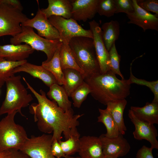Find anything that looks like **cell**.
Wrapping results in <instances>:
<instances>
[{
    "mask_svg": "<svg viewBox=\"0 0 158 158\" xmlns=\"http://www.w3.org/2000/svg\"><path fill=\"white\" fill-rule=\"evenodd\" d=\"M28 87L35 96L38 103L32 104L30 112L34 115V121L37 123L39 130L44 134L53 133L52 140H59L62 134L66 140L75 131L79 125L78 120L84 115H74L72 108L65 111L53 100L47 98L44 91L41 89L37 92L23 77Z\"/></svg>",
    "mask_w": 158,
    "mask_h": 158,
    "instance_id": "6da1fadb",
    "label": "cell"
},
{
    "mask_svg": "<svg viewBox=\"0 0 158 158\" xmlns=\"http://www.w3.org/2000/svg\"><path fill=\"white\" fill-rule=\"evenodd\" d=\"M84 81L89 86L92 97L105 105L114 100L126 99L130 94L131 86L128 80H119L111 70L85 77Z\"/></svg>",
    "mask_w": 158,
    "mask_h": 158,
    "instance_id": "7a4b0ae2",
    "label": "cell"
},
{
    "mask_svg": "<svg viewBox=\"0 0 158 158\" xmlns=\"http://www.w3.org/2000/svg\"><path fill=\"white\" fill-rule=\"evenodd\" d=\"M76 62L84 72V78L100 73L93 39L85 37H77L69 43Z\"/></svg>",
    "mask_w": 158,
    "mask_h": 158,
    "instance_id": "3957f363",
    "label": "cell"
},
{
    "mask_svg": "<svg viewBox=\"0 0 158 158\" xmlns=\"http://www.w3.org/2000/svg\"><path fill=\"white\" fill-rule=\"evenodd\" d=\"M21 76H11L6 80V96L0 108V116L17 111L22 116V108L28 107L33 100L31 94L22 83Z\"/></svg>",
    "mask_w": 158,
    "mask_h": 158,
    "instance_id": "277c9868",
    "label": "cell"
},
{
    "mask_svg": "<svg viewBox=\"0 0 158 158\" xmlns=\"http://www.w3.org/2000/svg\"><path fill=\"white\" fill-rule=\"evenodd\" d=\"M15 111L0 121V152L10 149L19 150L28 138L24 128L16 123Z\"/></svg>",
    "mask_w": 158,
    "mask_h": 158,
    "instance_id": "5b68a950",
    "label": "cell"
},
{
    "mask_svg": "<svg viewBox=\"0 0 158 158\" xmlns=\"http://www.w3.org/2000/svg\"><path fill=\"white\" fill-rule=\"evenodd\" d=\"M22 31L12 37L10 42L13 45H19L25 43L35 50L40 51L46 55L47 61H50L55 53L61 46L63 42L60 40H49L41 37L36 34L32 28L21 25Z\"/></svg>",
    "mask_w": 158,
    "mask_h": 158,
    "instance_id": "8992f818",
    "label": "cell"
},
{
    "mask_svg": "<svg viewBox=\"0 0 158 158\" xmlns=\"http://www.w3.org/2000/svg\"><path fill=\"white\" fill-rule=\"evenodd\" d=\"M28 19L22 11L0 2V37L18 34L22 30L21 23Z\"/></svg>",
    "mask_w": 158,
    "mask_h": 158,
    "instance_id": "52a82bcc",
    "label": "cell"
},
{
    "mask_svg": "<svg viewBox=\"0 0 158 158\" xmlns=\"http://www.w3.org/2000/svg\"><path fill=\"white\" fill-rule=\"evenodd\" d=\"M48 19L59 31L63 43L68 44L72 38L77 37L93 38L90 29H84L72 18L66 19L60 16H53Z\"/></svg>",
    "mask_w": 158,
    "mask_h": 158,
    "instance_id": "ba28073f",
    "label": "cell"
},
{
    "mask_svg": "<svg viewBox=\"0 0 158 158\" xmlns=\"http://www.w3.org/2000/svg\"><path fill=\"white\" fill-rule=\"evenodd\" d=\"M52 135L43 134L28 138L19 150L30 158H56L51 151Z\"/></svg>",
    "mask_w": 158,
    "mask_h": 158,
    "instance_id": "9c48e42d",
    "label": "cell"
},
{
    "mask_svg": "<svg viewBox=\"0 0 158 158\" xmlns=\"http://www.w3.org/2000/svg\"><path fill=\"white\" fill-rule=\"evenodd\" d=\"M123 135L120 134L116 137L109 138L103 134L99 136L104 158H118L128 153L130 146Z\"/></svg>",
    "mask_w": 158,
    "mask_h": 158,
    "instance_id": "30bf717a",
    "label": "cell"
},
{
    "mask_svg": "<svg viewBox=\"0 0 158 158\" xmlns=\"http://www.w3.org/2000/svg\"><path fill=\"white\" fill-rule=\"evenodd\" d=\"M21 25L35 28L37 30L39 35L46 39L49 40H60L62 42L58 30L50 23L39 8L34 18L31 19L29 18L21 23Z\"/></svg>",
    "mask_w": 158,
    "mask_h": 158,
    "instance_id": "8fae6325",
    "label": "cell"
},
{
    "mask_svg": "<svg viewBox=\"0 0 158 158\" xmlns=\"http://www.w3.org/2000/svg\"><path fill=\"white\" fill-rule=\"evenodd\" d=\"M93 36L95 48L99 66L100 73H105L110 70L109 51L105 46L102 30L99 24L93 20L89 22Z\"/></svg>",
    "mask_w": 158,
    "mask_h": 158,
    "instance_id": "7c38bea8",
    "label": "cell"
},
{
    "mask_svg": "<svg viewBox=\"0 0 158 158\" xmlns=\"http://www.w3.org/2000/svg\"><path fill=\"white\" fill-rule=\"evenodd\" d=\"M128 116L134 125L135 130L133 132L134 138L138 140H145L151 144L152 149H158V142L157 139V131L154 124L142 121L138 119L130 109Z\"/></svg>",
    "mask_w": 158,
    "mask_h": 158,
    "instance_id": "4fadbf2b",
    "label": "cell"
},
{
    "mask_svg": "<svg viewBox=\"0 0 158 158\" xmlns=\"http://www.w3.org/2000/svg\"><path fill=\"white\" fill-rule=\"evenodd\" d=\"M134 12L126 15L129 21L128 24L135 25L142 28L144 32L148 30L158 31V16L152 14L140 7L136 0H132Z\"/></svg>",
    "mask_w": 158,
    "mask_h": 158,
    "instance_id": "5bb4252c",
    "label": "cell"
},
{
    "mask_svg": "<svg viewBox=\"0 0 158 158\" xmlns=\"http://www.w3.org/2000/svg\"><path fill=\"white\" fill-rule=\"evenodd\" d=\"M99 0H71V18L76 21L86 22L92 19L97 13Z\"/></svg>",
    "mask_w": 158,
    "mask_h": 158,
    "instance_id": "9a60e30c",
    "label": "cell"
},
{
    "mask_svg": "<svg viewBox=\"0 0 158 158\" xmlns=\"http://www.w3.org/2000/svg\"><path fill=\"white\" fill-rule=\"evenodd\" d=\"M82 158H104L99 137L83 136L80 139L78 152Z\"/></svg>",
    "mask_w": 158,
    "mask_h": 158,
    "instance_id": "2e32d148",
    "label": "cell"
},
{
    "mask_svg": "<svg viewBox=\"0 0 158 158\" xmlns=\"http://www.w3.org/2000/svg\"><path fill=\"white\" fill-rule=\"evenodd\" d=\"M35 50L28 44L0 45V58L17 61L26 60Z\"/></svg>",
    "mask_w": 158,
    "mask_h": 158,
    "instance_id": "e0dca14e",
    "label": "cell"
},
{
    "mask_svg": "<svg viewBox=\"0 0 158 158\" xmlns=\"http://www.w3.org/2000/svg\"><path fill=\"white\" fill-rule=\"evenodd\" d=\"M20 72L27 73L33 77L41 80L49 87L54 84H58L53 75L42 66H37L27 62L14 68L12 73L14 74Z\"/></svg>",
    "mask_w": 158,
    "mask_h": 158,
    "instance_id": "ac0fdd59",
    "label": "cell"
},
{
    "mask_svg": "<svg viewBox=\"0 0 158 158\" xmlns=\"http://www.w3.org/2000/svg\"><path fill=\"white\" fill-rule=\"evenodd\" d=\"M48 2L47 7L40 9L48 18L53 16H60L66 19L71 18V0H48Z\"/></svg>",
    "mask_w": 158,
    "mask_h": 158,
    "instance_id": "d6986e66",
    "label": "cell"
},
{
    "mask_svg": "<svg viewBox=\"0 0 158 158\" xmlns=\"http://www.w3.org/2000/svg\"><path fill=\"white\" fill-rule=\"evenodd\" d=\"M130 109L139 120L151 124H158V102H147L143 107L131 106Z\"/></svg>",
    "mask_w": 158,
    "mask_h": 158,
    "instance_id": "ffe728a7",
    "label": "cell"
},
{
    "mask_svg": "<svg viewBox=\"0 0 158 158\" xmlns=\"http://www.w3.org/2000/svg\"><path fill=\"white\" fill-rule=\"evenodd\" d=\"M127 103L125 99L112 101L107 105L106 109L117 124L120 133L123 135L125 134L127 130L124 122L123 114Z\"/></svg>",
    "mask_w": 158,
    "mask_h": 158,
    "instance_id": "44dd1931",
    "label": "cell"
},
{
    "mask_svg": "<svg viewBox=\"0 0 158 158\" xmlns=\"http://www.w3.org/2000/svg\"><path fill=\"white\" fill-rule=\"evenodd\" d=\"M120 24L116 20H111L103 23L101 28L103 40L108 51H109L115 41L119 37Z\"/></svg>",
    "mask_w": 158,
    "mask_h": 158,
    "instance_id": "7402d4cb",
    "label": "cell"
},
{
    "mask_svg": "<svg viewBox=\"0 0 158 158\" xmlns=\"http://www.w3.org/2000/svg\"><path fill=\"white\" fill-rule=\"evenodd\" d=\"M47 95L52 100L54 101L58 106L65 111L71 109V102L62 86L55 83L49 87Z\"/></svg>",
    "mask_w": 158,
    "mask_h": 158,
    "instance_id": "603a6c76",
    "label": "cell"
},
{
    "mask_svg": "<svg viewBox=\"0 0 158 158\" xmlns=\"http://www.w3.org/2000/svg\"><path fill=\"white\" fill-rule=\"evenodd\" d=\"M66 83L62 86L69 97L84 82L83 74L78 71L68 68L62 70Z\"/></svg>",
    "mask_w": 158,
    "mask_h": 158,
    "instance_id": "cb8c5ba5",
    "label": "cell"
},
{
    "mask_svg": "<svg viewBox=\"0 0 158 158\" xmlns=\"http://www.w3.org/2000/svg\"><path fill=\"white\" fill-rule=\"evenodd\" d=\"M61 46L56 51L52 59L49 61L45 60L42 62L41 66L53 75L58 84L63 85L65 84L66 81L59 59Z\"/></svg>",
    "mask_w": 158,
    "mask_h": 158,
    "instance_id": "d4e9b609",
    "label": "cell"
},
{
    "mask_svg": "<svg viewBox=\"0 0 158 158\" xmlns=\"http://www.w3.org/2000/svg\"><path fill=\"white\" fill-rule=\"evenodd\" d=\"M59 59L62 70L73 69L84 74V72L78 65L68 44L62 43L60 49Z\"/></svg>",
    "mask_w": 158,
    "mask_h": 158,
    "instance_id": "484cf974",
    "label": "cell"
},
{
    "mask_svg": "<svg viewBox=\"0 0 158 158\" xmlns=\"http://www.w3.org/2000/svg\"><path fill=\"white\" fill-rule=\"evenodd\" d=\"M100 114L97 117V122L102 123L107 129L104 135L109 138L117 137L121 134L118 126L108 110L99 109Z\"/></svg>",
    "mask_w": 158,
    "mask_h": 158,
    "instance_id": "4316f807",
    "label": "cell"
},
{
    "mask_svg": "<svg viewBox=\"0 0 158 158\" xmlns=\"http://www.w3.org/2000/svg\"><path fill=\"white\" fill-rule=\"evenodd\" d=\"M27 62L26 60L13 61L0 58V88L3 86L8 78L14 75L12 72L14 68Z\"/></svg>",
    "mask_w": 158,
    "mask_h": 158,
    "instance_id": "83f0119b",
    "label": "cell"
},
{
    "mask_svg": "<svg viewBox=\"0 0 158 158\" xmlns=\"http://www.w3.org/2000/svg\"><path fill=\"white\" fill-rule=\"evenodd\" d=\"M80 136V134L77 130L66 141H62L61 140H58L65 156H71L78 152Z\"/></svg>",
    "mask_w": 158,
    "mask_h": 158,
    "instance_id": "f1b7e54d",
    "label": "cell"
},
{
    "mask_svg": "<svg viewBox=\"0 0 158 158\" xmlns=\"http://www.w3.org/2000/svg\"><path fill=\"white\" fill-rule=\"evenodd\" d=\"M132 63L131 64L130 68V75L129 79H128V83L130 85L134 83L148 87L154 95V99L152 102H158V80L149 81L135 77L133 75L132 71L131 66Z\"/></svg>",
    "mask_w": 158,
    "mask_h": 158,
    "instance_id": "f546056e",
    "label": "cell"
},
{
    "mask_svg": "<svg viewBox=\"0 0 158 158\" xmlns=\"http://www.w3.org/2000/svg\"><path fill=\"white\" fill-rule=\"evenodd\" d=\"M91 91L88 85L85 81L71 94L70 97L73 101V106L79 108Z\"/></svg>",
    "mask_w": 158,
    "mask_h": 158,
    "instance_id": "4dcf8cb0",
    "label": "cell"
},
{
    "mask_svg": "<svg viewBox=\"0 0 158 158\" xmlns=\"http://www.w3.org/2000/svg\"><path fill=\"white\" fill-rule=\"evenodd\" d=\"M116 10L114 0H99L97 12L100 16L109 18L113 16Z\"/></svg>",
    "mask_w": 158,
    "mask_h": 158,
    "instance_id": "1f68e13d",
    "label": "cell"
},
{
    "mask_svg": "<svg viewBox=\"0 0 158 158\" xmlns=\"http://www.w3.org/2000/svg\"><path fill=\"white\" fill-rule=\"evenodd\" d=\"M109 65L110 70L116 75L120 76L122 79H125L120 69L121 56L118 54L116 49L115 43L109 51Z\"/></svg>",
    "mask_w": 158,
    "mask_h": 158,
    "instance_id": "d6a6232c",
    "label": "cell"
},
{
    "mask_svg": "<svg viewBox=\"0 0 158 158\" xmlns=\"http://www.w3.org/2000/svg\"><path fill=\"white\" fill-rule=\"evenodd\" d=\"M114 1L116 8L115 13H124L128 15L134 12L132 0H114Z\"/></svg>",
    "mask_w": 158,
    "mask_h": 158,
    "instance_id": "836d02e7",
    "label": "cell"
},
{
    "mask_svg": "<svg viewBox=\"0 0 158 158\" xmlns=\"http://www.w3.org/2000/svg\"><path fill=\"white\" fill-rule=\"evenodd\" d=\"M138 4L147 11L155 13L158 16V0H136Z\"/></svg>",
    "mask_w": 158,
    "mask_h": 158,
    "instance_id": "e575fe53",
    "label": "cell"
},
{
    "mask_svg": "<svg viewBox=\"0 0 158 158\" xmlns=\"http://www.w3.org/2000/svg\"><path fill=\"white\" fill-rule=\"evenodd\" d=\"M52 154L56 158L65 157V155L57 140H53L51 147Z\"/></svg>",
    "mask_w": 158,
    "mask_h": 158,
    "instance_id": "d590c367",
    "label": "cell"
},
{
    "mask_svg": "<svg viewBox=\"0 0 158 158\" xmlns=\"http://www.w3.org/2000/svg\"><path fill=\"white\" fill-rule=\"evenodd\" d=\"M153 149L144 145L137 152L136 158H154L152 153Z\"/></svg>",
    "mask_w": 158,
    "mask_h": 158,
    "instance_id": "8d00e7d4",
    "label": "cell"
},
{
    "mask_svg": "<svg viewBox=\"0 0 158 158\" xmlns=\"http://www.w3.org/2000/svg\"><path fill=\"white\" fill-rule=\"evenodd\" d=\"M0 2L10 5L22 11L23 6L20 1L18 0H0Z\"/></svg>",
    "mask_w": 158,
    "mask_h": 158,
    "instance_id": "74e56055",
    "label": "cell"
},
{
    "mask_svg": "<svg viewBox=\"0 0 158 158\" xmlns=\"http://www.w3.org/2000/svg\"><path fill=\"white\" fill-rule=\"evenodd\" d=\"M10 158H30L27 155L19 150L10 149Z\"/></svg>",
    "mask_w": 158,
    "mask_h": 158,
    "instance_id": "f35d334b",
    "label": "cell"
},
{
    "mask_svg": "<svg viewBox=\"0 0 158 158\" xmlns=\"http://www.w3.org/2000/svg\"><path fill=\"white\" fill-rule=\"evenodd\" d=\"M0 158H10V150L0 152Z\"/></svg>",
    "mask_w": 158,
    "mask_h": 158,
    "instance_id": "ab89813d",
    "label": "cell"
},
{
    "mask_svg": "<svg viewBox=\"0 0 158 158\" xmlns=\"http://www.w3.org/2000/svg\"><path fill=\"white\" fill-rule=\"evenodd\" d=\"M65 158H82L80 157H73L71 156H65Z\"/></svg>",
    "mask_w": 158,
    "mask_h": 158,
    "instance_id": "60d3db41",
    "label": "cell"
},
{
    "mask_svg": "<svg viewBox=\"0 0 158 158\" xmlns=\"http://www.w3.org/2000/svg\"></svg>",
    "mask_w": 158,
    "mask_h": 158,
    "instance_id": "b9f144b4",
    "label": "cell"
}]
</instances>
